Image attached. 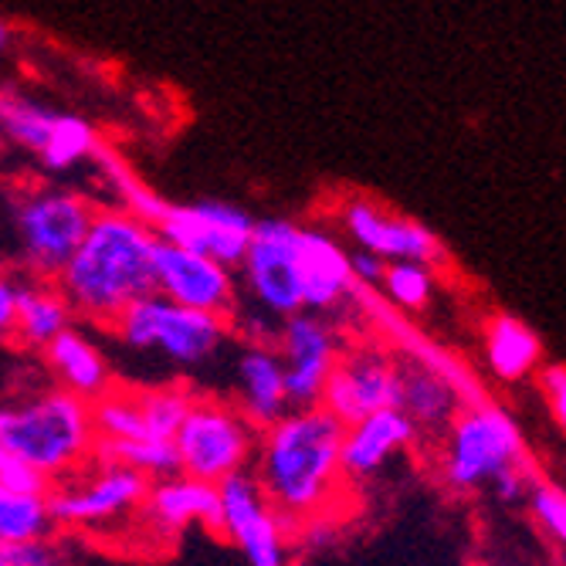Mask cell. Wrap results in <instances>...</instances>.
<instances>
[{
  "label": "cell",
  "mask_w": 566,
  "mask_h": 566,
  "mask_svg": "<svg viewBox=\"0 0 566 566\" xmlns=\"http://www.w3.org/2000/svg\"><path fill=\"white\" fill-rule=\"evenodd\" d=\"M339 441L343 424L323 403L292 407L259 431L251 475L292 530L336 505L343 489Z\"/></svg>",
  "instance_id": "1"
},
{
  "label": "cell",
  "mask_w": 566,
  "mask_h": 566,
  "mask_svg": "<svg viewBox=\"0 0 566 566\" xmlns=\"http://www.w3.org/2000/svg\"><path fill=\"white\" fill-rule=\"evenodd\" d=\"M160 234L126 208H95V218L59 272L55 285L69 298L75 319L113 326L123 308L153 289V254Z\"/></svg>",
  "instance_id": "2"
},
{
  "label": "cell",
  "mask_w": 566,
  "mask_h": 566,
  "mask_svg": "<svg viewBox=\"0 0 566 566\" xmlns=\"http://www.w3.org/2000/svg\"><path fill=\"white\" fill-rule=\"evenodd\" d=\"M95 444L92 403L55 384L0 400V451L28 461L48 482L85 469Z\"/></svg>",
  "instance_id": "3"
},
{
  "label": "cell",
  "mask_w": 566,
  "mask_h": 566,
  "mask_svg": "<svg viewBox=\"0 0 566 566\" xmlns=\"http://www.w3.org/2000/svg\"><path fill=\"white\" fill-rule=\"evenodd\" d=\"M109 329L133 353H153L170 367L200 370L221 356L231 323L228 316L200 313V308H187L149 292L123 308Z\"/></svg>",
  "instance_id": "4"
},
{
  "label": "cell",
  "mask_w": 566,
  "mask_h": 566,
  "mask_svg": "<svg viewBox=\"0 0 566 566\" xmlns=\"http://www.w3.org/2000/svg\"><path fill=\"white\" fill-rule=\"evenodd\" d=\"M146 492H149L146 475L126 465H116V461L92 458L85 469L51 482L48 512L55 530L116 536V533L136 530Z\"/></svg>",
  "instance_id": "5"
},
{
  "label": "cell",
  "mask_w": 566,
  "mask_h": 566,
  "mask_svg": "<svg viewBox=\"0 0 566 566\" xmlns=\"http://www.w3.org/2000/svg\"><path fill=\"white\" fill-rule=\"evenodd\" d=\"M526 465V444L520 424L492 400L465 403L444 428L441 479L454 492H479L505 472Z\"/></svg>",
  "instance_id": "6"
},
{
  "label": "cell",
  "mask_w": 566,
  "mask_h": 566,
  "mask_svg": "<svg viewBox=\"0 0 566 566\" xmlns=\"http://www.w3.org/2000/svg\"><path fill=\"white\" fill-rule=\"evenodd\" d=\"M259 428H254L234 400L224 397H197L174 434L177 472L221 485L238 472H251Z\"/></svg>",
  "instance_id": "7"
},
{
  "label": "cell",
  "mask_w": 566,
  "mask_h": 566,
  "mask_svg": "<svg viewBox=\"0 0 566 566\" xmlns=\"http://www.w3.org/2000/svg\"><path fill=\"white\" fill-rule=\"evenodd\" d=\"M11 214L24 269L31 272V279L55 282L82 244L95 218V203L78 190L34 187L14 197Z\"/></svg>",
  "instance_id": "8"
},
{
  "label": "cell",
  "mask_w": 566,
  "mask_h": 566,
  "mask_svg": "<svg viewBox=\"0 0 566 566\" xmlns=\"http://www.w3.org/2000/svg\"><path fill=\"white\" fill-rule=\"evenodd\" d=\"M298 228L302 224L289 218H259L244 259L234 269L238 289H244L254 313L269 319H289L302 313Z\"/></svg>",
  "instance_id": "9"
},
{
  "label": "cell",
  "mask_w": 566,
  "mask_h": 566,
  "mask_svg": "<svg viewBox=\"0 0 566 566\" xmlns=\"http://www.w3.org/2000/svg\"><path fill=\"white\" fill-rule=\"evenodd\" d=\"M218 536H224L248 566H298L302 553L295 546V530L279 516L251 472L224 479L218 485Z\"/></svg>",
  "instance_id": "10"
},
{
  "label": "cell",
  "mask_w": 566,
  "mask_h": 566,
  "mask_svg": "<svg viewBox=\"0 0 566 566\" xmlns=\"http://www.w3.org/2000/svg\"><path fill=\"white\" fill-rule=\"evenodd\" d=\"M275 349L285 367V390L292 407H316L323 400L326 380L333 377L339 356H343V336L329 316L319 313H295L282 319L275 329Z\"/></svg>",
  "instance_id": "11"
},
{
  "label": "cell",
  "mask_w": 566,
  "mask_h": 566,
  "mask_svg": "<svg viewBox=\"0 0 566 566\" xmlns=\"http://www.w3.org/2000/svg\"><path fill=\"white\" fill-rule=\"evenodd\" d=\"M254 214L228 200H193V203H167L160 221L153 224L157 234L187 251L208 254V259L238 269L248 241L254 234Z\"/></svg>",
  "instance_id": "12"
},
{
  "label": "cell",
  "mask_w": 566,
  "mask_h": 566,
  "mask_svg": "<svg viewBox=\"0 0 566 566\" xmlns=\"http://www.w3.org/2000/svg\"><path fill=\"white\" fill-rule=\"evenodd\" d=\"M153 289L177 305L200 308V313H214L228 319L238 313L241 289L234 269L208 259V254L170 244L164 238L157 244V254H153Z\"/></svg>",
  "instance_id": "13"
},
{
  "label": "cell",
  "mask_w": 566,
  "mask_h": 566,
  "mask_svg": "<svg viewBox=\"0 0 566 566\" xmlns=\"http://www.w3.org/2000/svg\"><path fill=\"white\" fill-rule=\"evenodd\" d=\"M339 424H353L359 418L400 403V364L387 349H343L333 377L326 380L319 400Z\"/></svg>",
  "instance_id": "14"
},
{
  "label": "cell",
  "mask_w": 566,
  "mask_h": 566,
  "mask_svg": "<svg viewBox=\"0 0 566 566\" xmlns=\"http://www.w3.org/2000/svg\"><path fill=\"white\" fill-rule=\"evenodd\" d=\"M136 530H143L153 543H174L187 530H221L218 485L190 479L184 472L153 479L146 502L139 509Z\"/></svg>",
  "instance_id": "15"
},
{
  "label": "cell",
  "mask_w": 566,
  "mask_h": 566,
  "mask_svg": "<svg viewBox=\"0 0 566 566\" xmlns=\"http://www.w3.org/2000/svg\"><path fill=\"white\" fill-rule=\"evenodd\" d=\"M343 228L349 241L364 251L380 254L384 262H421L434 265L444 259V248L438 234H431L421 221L415 218H400L384 208H377L374 200L353 197L343 203Z\"/></svg>",
  "instance_id": "16"
},
{
  "label": "cell",
  "mask_w": 566,
  "mask_h": 566,
  "mask_svg": "<svg viewBox=\"0 0 566 566\" xmlns=\"http://www.w3.org/2000/svg\"><path fill=\"white\" fill-rule=\"evenodd\" d=\"M298 285L305 313L333 316L356 295L349 251L326 228H298Z\"/></svg>",
  "instance_id": "17"
},
{
  "label": "cell",
  "mask_w": 566,
  "mask_h": 566,
  "mask_svg": "<svg viewBox=\"0 0 566 566\" xmlns=\"http://www.w3.org/2000/svg\"><path fill=\"white\" fill-rule=\"evenodd\" d=\"M418 441V428L400 407L374 410V415L359 418L353 424H343V441H339V465L343 479L364 482L380 475L397 454H403L410 444Z\"/></svg>",
  "instance_id": "18"
},
{
  "label": "cell",
  "mask_w": 566,
  "mask_h": 566,
  "mask_svg": "<svg viewBox=\"0 0 566 566\" xmlns=\"http://www.w3.org/2000/svg\"><path fill=\"white\" fill-rule=\"evenodd\" d=\"M231 380H234V403H238V410L259 431L275 424L285 415V410H292L289 390H285L282 356H279L275 343H269V339H248L234 353V374H231Z\"/></svg>",
  "instance_id": "19"
},
{
  "label": "cell",
  "mask_w": 566,
  "mask_h": 566,
  "mask_svg": "<svg viewBox=\"0 0 566 566\" xmlns=\"http://www.w3.org/2000/svg\"><path fill=\"white\" fill-rule=\"evenodd\" d=\"M41 353H44V367H48L51 380H55V387H62L88 403L116 387L109 356L95 343V336L88 329L69 326Z\"/></svg>",
  "instance_id": "20"
},
{
  "label": "cell",
  "mask_w": 566,
  "mask_h": 566,
  "mask_svg": "<svg viewBox=\"0 0 566 566\" xmlns=\"http://www.w3.org/2000/svg\"><path fill=\"white\" fill-rule=\"evenodd\" d=\"M400 364V410L410 418V424L418 428V434H444V428L454 421V415L465 400L454 390L451 380H444L438 370L418 364L410 356H397Z\"/></svg>",
  "instance_id": "21"
},
{
  "label": "cell",
  "mask_w": 566,
  "mask_h": 566,
  "mask_svg": "<svg viewBox=\"0 0 566 566\" xmlns=\"http://www.w3.org/2000/svg\"><path fill=\"white\" fill-rule=\"evenodd\" d=\"M75 326V313L69 298L59 292L55 282L31 279L18 285V319H14V339L24 349H44L59 333Z\"/></svg>",
  "instance_id": "22"
},
{
  "label": "cell",
  "mask_w": 566,
  "mask_h": 566,
  "mask_svg": "<svg viewBox=\"0 0 566 566\" xmlns=\"http://www.w3.org/2000/svg\"><path fill=\"white\" fill-rule=\"evenodd\" d=\"M485 359L499 380H523L539 367L543 343L523 319L495 316L485 329Z\"/></svg>",
  "instance_id": "23"
},
{
  "label": "cell",
  "mask_w": 566,
  "mask_h": 566,
  "mask_svg": "<svg viewBox=\"0 0 566 566\" xmlns=\"http://www.w3.org/2000/svg\"><path fill=\"white\" fill-rule=\"evenodd\" d=\"M55 533L48 512V495H24L0 489V543L14 546L28 539H41Z\"/></svg>",
  "instance_id": "24"
},
{
  "label": "cell",
  "mask_w": 566,
  "mask_h": 566,
  "mask_svg": "<svg viewBox=\"0 0 566 566\" xmlns=\"http://www.w3.org/2000/svg\"><path fill=\"white\" fill-rule=\"evenodd\" d=\"M193 394L184 384H167V387H136V403H139V421H143V438L149 441H174Z\"/></svg>",
  "instance_id": "25"
},
{
  "label": "cell",
  "mask_w": 566,
  "mask_h": 566,
  "mask_svg": "<svg viewBox=\"0 0 566 566\" xmlns=\"http://www.w3.org/2000/svg\"><path fill=\"white\" fill-rule=\"evenodd\" d=\"M92 153H95V129L82 116L59 113L55 129H51V136H48V143L38 157L51 174H65L75 164H82L85 157H92Z\"/></svg>",
  "instance_id": "26"
},
{
  "label": "cell",
  "mask_w": 566,
  "mask_h": 566,
  "mask_svg": "<svg viewBox=\"0 0 566 566\" xmlns=\"http://www.w3.org/2000/svg\"><path fill=\"white\" fill-rule=\"evenodd\" d=\"M95 458L126 465V469L146 475L149 482L177 472L174 441H98L95 444Z\"/></svg>",
  "instance_id": "27"
},
{
  "label": "cell",
  "mask_w": 566,
  "mask_h": 566,
  "mask_svg": "<svg viewBox=\"0 0 566 566\" xmlns=\"http://www.w3.org/2000/svg\"><path fill=\"white\" fill-rule=\"evenodd\" d=\"M55 119H59L55 109H44L31 98H0V126H4V133L18 146L31 153L44 149L51 129H55Z\"/></svg>",
  "instance_id": "28"
},
{
  "label": "cell",
  "mask_w": 566,
  "mask_h": 566,
  "mask_svg": "<svg viewBox=\"0 0 566 566\" xmlns=\"http://www.w3.org/2000/svg\"><path fill=\"white\" fill-rule=\"evenodd\" d=\"M387 302L400 313H421V308L431 302L434 292V275L431 265L421 262H390L380 282Z\"/></svg>",
  "instance_id": "29"
},
{
  "label": "cell",
  "mask_w": 566,
  "mask_h": 566,
  "mask_svg": "<svg viewBox=\"0 0 566 566\" xmlns=\"http://www.w3.org/2000/svg\"><path fill=\"white\" fill-rule=\"evenodd\" d=\"M530 509H533V520L559 543L566 546V492L553 482H539L533 479L530 485Z\"/></svg>",
  "instance_id": "30"
},
{
  "label": "cell",
  "mask_w": 566,
  "mask_h": 566,
  "mask_svg": "<svg viewBox=\"0 0 566 566\" xmlns=\"http://www.w3.org/2000/svg\"><path fill=\"white\" fill-rule=\"evenodd\" d=\"M0 489H11V492H24V495H48L51 482L34 472L28 461L0 451Z\"/></svg>",
  "instance_id": "31"
},
{
  "label": "cell",
  "mask_w": 566,
  "mask_h": 566,
  "mask_svg": "<svg viewBox=\"0 0 566 566\" xmlns=\"http://www.w3.org/2000/svg\"><path fill=\"white\" fill-rule=\"evenodd\" d=\"M62 559H65V553L55 536H41V539L8 546L11 566H62Z\"/></svg>",
  "instance_id": "32"
},
{
  "label": "cell",
  "mask_w": 566,
  "mask_h": 566,
  "mask_svg": "<svg viewBox=\"0 0 566 566\" xmlns=\"http://www.w3.org/2000/svg\"><path fill=\"white\" fill-rule=\"evenodd\" d=\"M539 384H543V397L549 400V410H553L556 424L566 434V367L563 364L546 367L543 377H539Z\"/></svg>",
  "instance_id": "33"
},
{
  "label": "cell",
  "mask_w": 566,
  "mask_h": 566,
  "mask_svg": "<svg viewBox=\"0 0 566 566\" xmlns=\"http://www.w3.org/2000/svg\"><path fill=\"white\" fill-rule=\"evenodd\" d=\"M387 265H390V262H384L380 254H374V251H364V248L349 251V269H353V279H356V285L380 289Z\"/></svg>",
  "instance_id": "34"
},
{
  "label": "cell",
  "mask_w": 566,
  "mask_h": 566,
  "mask_svg": "<svg viewBox=\"0 0 566 566\" xmlns=\"http://www.w3.org/2000/svg\"><path fill=\"white\" fill-rule=\"evenodd\" d=\"M18 285H21V279H14V275H0V343H4V339H14Z\"/></svg>",
  "instance_id": "35"
},
{
  "label": "cell",
  "mask_w": 566,
  "mask_h": 566,
  "mask_svg": "<svg viewBox=\"0 0 566 566\" xmlns=\"http://www.w3.org/2000/svg\"><path fill=\"white\" fill-rule=\"evenodd\" d=\"M8 44H11V24H8L4 18H0V55L8 51Z\"/></svg>",
  "instance_id": "36"
},
{
  "label": "cell",
  "mask_w": 566,
  "mask_h": 566,
  "mask_svg": "<svg viewBox=\"0 0 566 566\" xmlns=\"http://www.w3.org/2000/svg\"><path fill=\"white\" fill-rule=\"evenodd\" d=\"M0 566H11V563H8V546H4V543H0Z\"/></svg>",
  "instance_id": "37"
},
{
  "label": "cell",
  "mask_w": 566,
  "mask_h": 566,
  "mask_svg": "<svg viewBox=\"0 0 566 566\" xmlns=\"http://www.w3.org/2000/svg\"><path fill=\"white\" fill-rule=\"evenodd\" d=\"M475 566H482V563H475Z\"/></svg>",
  "instance_id": "38"
}]
</instances>
